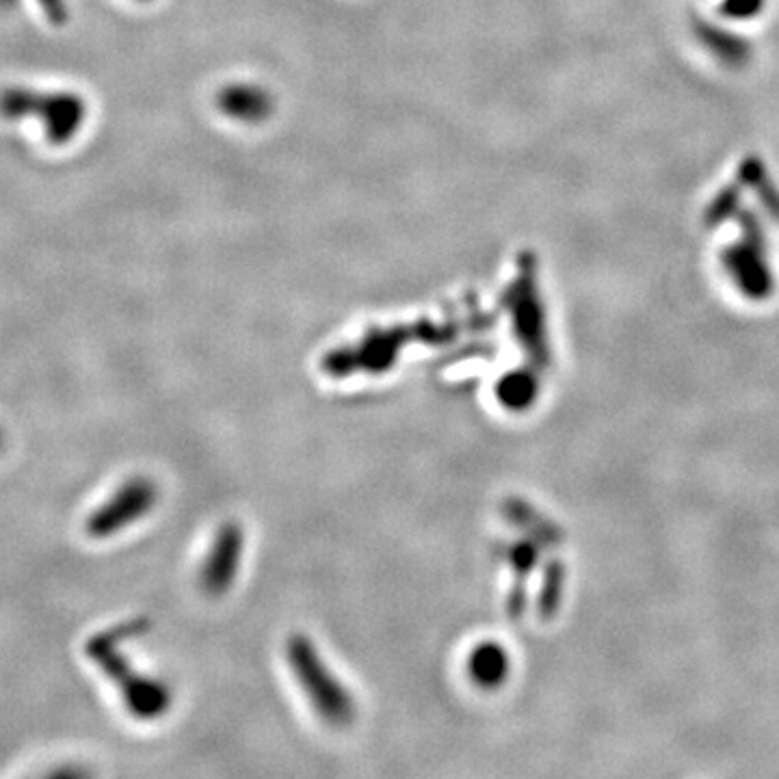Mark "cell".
I'll use <instances>...</instances> for the list:
<instances>
[{
    "instance_id": "1",
    "label": "cell",
    "mask_w": 779,
    "mask_h": 779,
    "mask_svg": "<svg viewBox=\"0 0 779 779\" xmlns=\"http://www.w3.org/2000/svg\"><path fill=\"white\" fill-rule=\"evenodd\" d=\"M146 628H148V623L144 620L122 623L113 630L96 634L87 643L85 652L103 670L104 674L117 684L130 715H135L139 719H155L167 710V706L171 702L169 691L158 680H150V677L137 674L128 665L124 652L119 650L128 636L141 634Z\"/></svg>"
},
{
    "instance_id": "2",
    "label": "cell",
    "mask_w": 779,
    "mask_h": 779,
    "mask_svg": "<svg viewBox=\"0 0 779 779\" xmlns=\"http://www.w3.org/2000/svg\"><path fill=\"white\" fill-rule=\"evenodd\" d=\"M0 115L4 119H22L35 115L42 119L49 141L54 146H63L72 141L74 135L83 128L87 106L83 98L70 92L42 94L27 87H11L0 92Z\"/></svg>"
},
{
    "instance_id": "3",
    "label": "cell",
    "mask_w": 779,
    "mask_h": 779,
    "mask_svg": "<svg viewBox=\"0 0 779 779\" xmlns=\"http://www.w3.org/2000/svg\"><path fill=\"white\" fill-rule=\"evenodd\" d=\"M286 652H288V663L297 674V680L314 704L316 713L334 726L349 724L356 715L354 699L331 672H327L325 663L320 661L310 641L302 634H295L291 636Z\"/></svg>"
},
{
    "instance_id": "4",
    "label": "cell",
    "mask_w": 779,
    "mask_h": 779,
    "mask_svg": "<svg viewBox=\"0 0 779 779\" xmlns=\"http://www.w3.org/2000/svg\"><path fill=\"white\" fill-rule=\"evenodd\" d=\"M156 496L158 492L150 478L135 476L90 516L85 528L94 539H106L144 518L155 507Z\"/></svg>"
},
{
    "instance_id": "5",
    "label": "cell",
    "mask_w": 779,
    "mask_h": 779,
    "mask_svg": "<svg viewBox=\"0 0 779 779\" xmlns=\"http://www.w3.org/2000/svg\"><path fill=\"white\" fill-rule=\"evenodd\" d=\"M243 533L236 524H225L214 537V544L210 548L207 564L202 568V587L210 596H219L228 591L232 580L236 578V571L241 566V552H243Z\"/></svg>"
},
{
    "instance_id": "6",
    "label": "cell",
    "mask_w": 779,
    "mask_h": 779,
    "mask_svg": "<svg viewBox=\"0 0 779 779\" xmlns=\"http://www.w3.org/2000/svg\"><path fill=\"white\" fill-rule=\"evenodd\" d=\"M219 108L239 122H248V124H256L262 122L269 113H271V98L264 90L254 87V85H232L225 87L219 98H217Z\"/></svg>"
},
{
    "instance_id": "7",
    "label": "cell",
    "mask_w": 779,
    "mask_h": 779,
    "mask_svg": "<svg viewBox=\"0 0 779 779\" xmlns=\"http://www.w3.org/2000/svg\"><path fill=\"white\" fill-rule=\"evenodd\" d=\"M470 674L481 684H494L505 674V654L494 645H483L472 654Z\"/></svg>"
},
{
    "instance_id": "8",
    "label": "cell",
    "mask_w": 779,
    "mask_h": 779,
    "mask_svg": "<svg viewBox=\"0 0 779 779\" xmlns=\"http://www.w3.org/2000/svg\"><path fill=\"white\" fill-rule=\"evenodd\" d=\"M0 449H2V431H0Z\"/></svg>"
}]
</instances>
